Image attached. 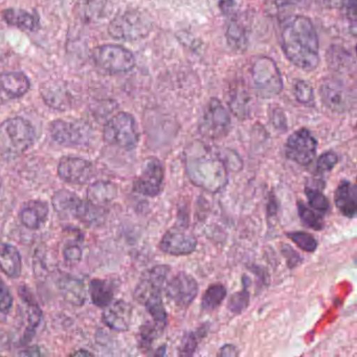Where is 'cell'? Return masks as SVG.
Masks as SVG:
<instances>
[{"mask_svg":"<svg viewBox=\"0 0 357 357\" xmlns=\"http://www.w3.org/2000/svg\"><path fill=\"white\" fill-rule=\"evenodd\" d=\"M281 47L286 58L300 70L311 72L319 66V37L306 16H294L284 22Z\"/></svg>","mask_w":357,"mask_h":357,"instance_id":"1","label":"cell"},{"mask_svg":"<svg viewBox=\"0 0 357 357\" xmlns=\"http://www.w3.org/2000/svg\"><path fill=\"white\" fill-rule=\"evenodd\" d=\"M185 169L190 181L208 192H218L227 183V167L220 153L204 144H195L188 150Z\"/></svg>","mask_w":357,"mask_h":357,"instance_id":"2","label":"cell"},{"mask_svg":"<svg viewBox=\"0 0 357 357\" xmlns=\"http://www.w3.org/2000/svg\"><path fill=\"white\" fill-rule=\"evenodd\" d=\"M152 30L149 16L139 10H128L116 15L108 26L112 38L121 41H137L145 38Z\"/></svg>","mask_w":357,"mask_h":357,"instance_id":"3","label":"cell"},{"mask_svg":"<svg viewBox=\"0 0 357 357\" xmlns=\"http://www.w3.org/2000/svg\"><path fill=\"white\" fill-rule=\"evenodd\" d=\"M255 91L263 99L277 97L283 89V79L277 63L268 57L255 60L250 68Z\"/></svg>","mask_w":357,"mask_h":357,"instance_id":"4","label":"cell"},{"mask_svg":"<svg viewBox=\"0 0 357 357\" xmlns=\"http://www.w3.org/2000/svg\"><path fill=\"white\" fill-rule=\"evenodd\" d=\"M103 135L106 143L127 151L135 149L139 142L137 121L127 112L112 116L104 127Z\"/></svg>","mask_w":357,"mask_h":357,"instance_id":"5","label":"cell"},{"mask_svg":"<svg viewBox=\"0 0 357 357\" xmlns=\"http://www.w3.org/2000/svg\"><path fill=\"white\" fill-rule=\"evenodd\" d=\"M93 59L98 68L112 75L130 72L135 66L133 54L121 45L98 47L93 50Z\"/></svg>","mask_w":357,"mask_h":357,"instance_id":"6","label":"cell"},{"mask_svg":"<svg viewBox=\"0 0 357 357\" xmlns=\"http://www.w3.org/2000/svg\"><path fill=\"white\" fill-rule=\"evenodd\" d=\"M231 116L218 99L208 102L202 120L199 132L211 139H219L227 137L231 130Z\"/></svg>","mask_w":357,"mask_h":357,"instance_id":"7","label":"cell"},{"mask_svg":"<svg viewBox=\"0 0 357 357\" xmlns=\"http://www.w3.org/2000/svg\"><path fill=\"white\" fill-rule=\"evenodd\" d=\"M52 204L58 216L62 219H78L83 222H93V204L84 202L78 195L68 191L60 190L54 194Z\"/></svg>","mask_w":357,"mask_h":357,"instance_id":"8","label":"cell"},{"mask_svg":"<svg viewBox=\"0 0 357 357\" xmlns=\"http://www.w3.org/2000/svg\"><path fill=\"white\" fill-rule=\"evenodd\" d=\"M50 131L56 143L66 147L87 145L93 135L91 126L84 121H54Z\"/></svg>","mask_w":357,"mask_h":357,"instance_id":"9","label":"cell"},{"mask_svg":"<svg viewBox=\"0 0 357 357\" xmlns=\"http://www.w3.org/2000/svg\"><path fill=\"white\" fill-rule=\"evenodd\" d=\"M317 141L308 129L296 130L286 142L285 153L288 160L301 166H308L314 160Z\"/></svg>","mask_w":357,"mask_h":357,"instance_id":"10","label":"cell"},{"mask_svg":"<svg viewBox=\"0 0 357 357\" xmlns=\"http://www.w3.org/2000/svg\"><path fill=\"white\" fill-rule=\"evenodd\" d=\"M164 289L171 302L179 308L185 309L195 300L199 286L194 277L181 271L166 282Z\"/></svg>","mask_w":357,"mask_h":357,"instance_id":"11","label":"cell"},{"mask_svg":"<svg viewBox=\"0 0 357 357\" xmlns=\"http://www.w3.org/2000/svg\"><path fill=\"white\" fill-rule=\"evenodd\" d=\"M165 168L158 158L146 160L141 174L133 183V190L141 195L155 197L162 192L164 185Z\"/></svg>","mask_w":357,"mask_h":357,"instance_id":"12","label":"cell"},{"mask_svg":"<svg viewBox=\"0 0 357 357\" xmlns=\"http://www.w3.org/2000/svg\"><path fill=\"white\" fill-rule=\"evenodd\" d=\"M0 129L10 142V146L18 153L26 152L34 145L36 132L29 121L22 118L9 119Z\"/></svg>","mask_w":357,"mask_h":357,"instance_id":"13","label":"cell"},{"mask_svg":"<svg viewBox=\"0 0 357 357\" xmlns=\"http://www.w3.org/2000/svg\"><path fill=\"white\" fill-rule=\"evenodd\" d=\"M169 273L170 267L167 265H158L146 271L135 287V300L144 304L149 298L162 296Z\"/></svg>","mask_w":357,"mask_h":357,"instance_id":"14","label":"cell"},{"mask_svg":"<svg viewBox=\"0 0 357 357\" xmlns=\"http://www.w3.org/2000/svg\"><path fill=\"white\" fill-rule=\"evenodd\" d=\"M197 246V239L185 227H175L169 229L160 240L162 252L171 256H187L192 254Z\"/></svg>","mask_w":357,"mask_h":357,"instance_id":"15","label":"cell"},{"mask_svg":"<svg viewBox=\"0 0 357 357\" xmlns=\"http://www.w3.org/2000/svg\"><path fill=\"white\" fill-rule=\"evenodd\" d=\"M93 174V164L84 158L66 156L58 165L60 178L73 185H84L91 181Z\"/></svg>","mask_w":357,"mask_h":357,"instance_id":"16","label":"cell"},{"mask_svg":"<svg viewBox=\"0 0 357 357\" xmlns=\"http://www.w3.org/2000/svg\"><path fill=\"white\" fill-rule=\"evenodd\" d=\"M133 308L126 301H116L104 308L102 319L110 329L118 332L129 330L132 321Z\"/></svg>","mask_w":357,"mask_h":357,"instance_id":"17","label":"cell"},{"mask_svg":"<svg viewBox=\"0 0 357 357\" xmlns=\"http://www.w3.org/2000/svg\"><path fill=\"white\" fill-rule=\"evenodd\" d=\"M321 101L326 107L334 112H344L348 110L350 98L344 85L337 80L329 79L321 84Z\"/></svg>","mask_w":357,"mask_h":357,"instance_id":"18","label":"cell"},{"mask_svg":"<svg viewBox=\"0 0 357 357\" xmlns=\"http://www.w3.org/2000/svg\"><path fill=\"white\" fill-rule=\"evenodd\" d=\"M41 96L50 107L61 112L68 110L74 103V97L68 85L61 82H50L43 85Z\"/></svg>","mask_w":357,"mask_h":357,"instance_id":"19","label":"cell"},{"mask_svg":"<svg viewBox=\"0 0 357 357\" xmlns=\"http://www.w3.org/2000/svg\"><path fill=\"white\" fill-rule=\"evenodd\" d=\"M49 217V206L41 200H31L26 202L20 213L22 225L31 231L40 229Z\"/></svg>","mask_w":357,"mask_h":357,"instance_id":"20","label":"cell"},{"mask_svg":"<svg viewBox=\"0 0 357 357\" xmlns=\"http://www.w3.org/2000/svg\"><path fill=\"white\" fill-rule=\"evenodd\" d=\"M334 202L342 216L354 218L357 213V190L354 183L347 181L340 183L334 194Z\"/></svg>","mask_w":357,"mask_h":357,"instance_id":"21","label":"cell"},{"mask_svg":"<svg viewBox=\"0 0 357 357\" xmlns=\"http://www.w3.org/2000/svg\"><path fill=\"white\" fill-rule=\"evenodd\" d=\"M30 80L20 72H8L0 74V89L11 99H17L28 93Z\"/></svg>","mask_w":357,"mask_h":357,"instance_id":"22","label":"cell"},{"mask_svg":"<svg viewBox=\"0 0 357 357\" xmlns=\"http://www.w3.org/2000/svg\"><path fill=\"white\" fill-rule=\"evenodd\" d=\"M58 288L64 300L74 306H82L87 298L86 287L81 280L64 275L58 281Z\"/></svg>","mask_w":357,"mask_h":357,"instance_id":"23","label":"cell"},{"mask_svg":"<svg viewBox=\"0 0 357 357\" xmlns=\"http://www.w3.org/2000/svg\"><path fill=\"white\" fill-rule=\"evenodd\" d=\"M0 269L12 279H17L22 273V256L12 244L3 243L0 245Z\"/></svg>","mask_w":357,"mask_h":357,"instance_id":"24","label":"cell"},{"mask_svg":"<svg viewBox=\"0 0 357 357\" xmlns=\"http://www.w3.org/2000/svg\"><path fill=\"white\" fill-rule=\"evenodd\" d=\"M3 20L8 24L24 31H33L38 29L39 16L35 12L24 11L22 9H7L3 12Z\"/></svg>","mask_w":357,"mask_h":357,"instance_id":"25","label":"cell"},{"mask_svg":"<svg viewBox=\"0 0 357 357\" xmlns=\"http://www.w3.org/2000/svg\"><path fill=\"white\" fill-rule=\"evenodd\" d=\"M89 294L96 306L105 308L114 300V288L112 282L93 279L89 283Z\"/></svg>","mask_w":357,"mask_h":357,"instance_id":"26","label":"cell"},{"mask_svg":"<svg viewBox=\"0 0 357 357\" xmlns=\"http://www.w3.org/2000/svg\"><path fill=\"white\" fill-rule=\"evenodd\" d=\"M116 188L109 181H97L89 188L87 198L93 206H102L116 198Z\"/></svg>","mask_w":357,"mask_h":357,"instance_id":"27","label":"cell"},{"mask_svg":"<svg viewBox=\"0 0 357 357\" xmlns=\"http://www.w3.org/2000/svg\"><path fill=\"white\" fill-rule=\"evenodd\" d=\"M317 183L309 181L305 188V194L308 198V204L313 210L317 211L319 214L325 215L329 212L330 202L328 198L324 195L321 189L325 187L323 181H317Z\"/></svg>","mask_w":357,"mask_h":357,"instance_id":"28","label":"cell"},{"mask_svg":"<svg viewBox=\"0 0 357 357\" xmlns=\"http://www.w3.org/2000/svg\"><path fill=\"white\" fill-rule=\"evenodd\" d=\"M165 327L152 319L144 324L139 331V346L142 351L148 352L151 350L154 342L162 335Z\"/></svg>","mask_w":357,"mask_h":357,"instance_id":"29","label":"cell"},{"mask_svg":"<svg viewBox=\"0 0 357 357\" xmlns=\"http://www.w3.org/2000/svg\"><path fill=\"white\" fill-rule=\"evenodd\" d=\"M227 43L234 51L243 52L248 47V34L245 28L238 20H231L227 31Z\"/></svg>","mask_w":357,"mask_h":357,"instance_id":"30","label":"cell"},{"mask_svg":"<svg viewBox=\"0 0 357 357\" xmlns=\"http://www.w3.org/2000/svg\"><path fill=\"white\" fill-rule=\"evenodd\" d=\"M227 298V288L222 284H213L204 292L202 298V307L204 310H215L220 306Z\"/></svg>","mask_w":357,"mask_h":357,"instance_id":"31","label":"cell"},{"mask_svg":"<svg viewBox=\"0 0 357 357\" xmlns=\"http://www.w3.org/2000/svg\"><path fill=\"white\" fill-rule=\"evenodd\" d=\"M229 105L236 116L241 119L246 118L250 110V96L243 89H236L231 93Z\"/></svg>","mask_w":357,"mask_h":357,"instance_id":"32","label":"cell"},{"mask_svg":"<svg viewBox=\"0 0 357 357\" xmlns=\"http://www.w3.org/2000/svg\"><path fill=\"white\" fill-rule=\"evenodd\" d=\"M298 213L301 221L309 229L321 231L324 227L323 216L312 208H309L304 202H298Z\"/></svg>","mask_w":357,"mask_h":357,"instance_id":"33","label":"cell"},{"mask_svg":"<svg viewBox=\"0 0 357 357\" xmlns=\"http://www.w3.org/2000/svg\"><path fill=\"white\" fill-rule=\"evenodd\" d=\"M206 333H208V329L206 327H202L199 330H196V331L188 334L183 338V344H181V349H179L178 354L183 355V356L193 355V353L195 352L196 347L199 344L200 340H202Z\"/></svg>","mask_w":357,"mask_h":357,"instance_id":"34","label":"cell"},{"mask_svg":"<svg viewBox=\"0 0 357 357\" xmlns=\"http://www.w3.org/2000/svg\"><path fill=\"white\" fill-rule=\"evenodd\" d=\"M286 236L305 252H313L317 248V239L306 231H291L286 234Z\"/></svg>","mask_w":357,"mask_h":357,"instance_id":"35","label":"cell"},{"mask_svg":"<svg viewBox=\"0 0 357 357\" xmlns=\"http://www.w3.org/2000/svg\"><path fill=\"white\" fill-rule=\"evenodd\" d=\"M294 95L296 101L305 106L314 104V93L312 86L304 80H298L294 83Z\"/></svg>","mask_w":357,"mask_h":357,"instance_id":"36","label":"cell"},{"mask_svg":"<svg viewBox=\"0 0 357 357\" xmlns=\"http://www.w3.org/2000/svg\"><path fill=\"white\" fill-rule=\"evenodd\" d=\"M351 56L348 54V52L342 50V47H331L329 51V62L332 64L333 68H336V70H350L351 66Z\"/></svg>","mask_w":357,"mask_h":357,"instance_id":"37","label":"cell"},{"mask_svg":"<svg viewBox=\"0 0 357 357\" xmlns=\"http://www.w3.org/2000/svg\"><path fill=\"white\" fill-rule=\"evenodd\" d=\"M356 1L357 0H321L324 6L330 9L346 10L349 20L353 24H356Z\"/></svg>","mask_w":357,"mask_h":357,"instance_id":"38","label":"cell"},{"mask_svg":"<svg viewBox=\"0 0 357 357\" xmlns=\"http://www.w3.org/2000/svg\"><path fill=\"white\" fill-rule=\"evenodd\" d=\"M248 305H250V294L248 290L243 289L242 291L231 294L227 303V309L234 314H239L248 308Z\"/></svg>","mask_w":357,"mask_h":357,"instance_id":"39","label":"cell"},{"mask_svg":"<svg viewBox=\"0 0 357 357\" xmlns=\"http://www.w3.org/2000/svg\"><path fill=\"white\" fill-rule=\"evenodd\" d=\"M337 154L332 151L325 152L319 156L317 162V173L319 175L327 174L337 164Z\"/></svg>","mask_w":357,"mask_h":357,"instance_id":"40","label":"cell"},{"mask_svg":"<svg viewBox=\"0 0 357 357\" xmlns=\"http://www.w3.org/2000/svg\"><path fill=\"white\" fill-rule=\"evenodd\" d=\"M13 307V296L7 284L0 279V312L8 314Z\"/></svg>","mask_w":357,"mask_h":357,"instance_id":"41","label":"cell"},{"mask_svg":"<svg viewBox=\"0 0 357 357\" xmlns=\"http://www.w3.org/2000/svg\"><path fill=\"white\" fill-rule=\"evenodd\" d=\"M82 250L77 244H70L63 252L64 260L68 264L77 265L82 259Z\"/></svg>","mask_w":357,"mask_h":357,"instance_id":"42","label":"cell"},{"mask_svg":"<svg viewBox=\"0 0 357 357\" xmlns=\"http://www.w3.org/2000/svg\"><path fill=\"white\" fill-rule=\"evenodd\" d=\"M282 252H283L284 256H285L286 260H287L288 266L294 267L296 265L300 264L301 259L300 254L296 252V250H292L291 246L286 245L284 244L283 250H282Z\"/></svg>","mask_w":357,"mask_h":357,"instance_id":"43","label":"cell"},{"mask_svg":"<svg viewBox=\"0 0 357 357\" xmlns=\"http://www.w3.org/2000/svg\"><path fill=\"white\" fill-rule=\"evenodd\" d=\"M271 118V122H273V126H275V128L280 129V130H286L287 124H286V118L282 109H280V108L273 109Z\"/></svg>","mask_w":357,"mask_h":357,"instance_id":"44","label":"cell"},{"mask_svg":"<svg viewBox=\"0 0 357 357\" xmlns=\"http://www.w3.org/2000/svg\"><path fill=\"white\" fill-rule=\"evenodd\" d=\"M239 355L237 348L234 344H225L219 351V356L235 357Z\"/></svg>","mask_w":357,"mask_h":357,"instance_id":"45","label":"cell"},{"mask_svg":"<svg viewBox=\"0 0 357 357\" xmlns=\"http://www.w3.org/2000/svg\"><path fill=\"white\" fill-rule=\"evenodd\" d=\"M218 6L220 11L227 15L235 7V0H218Z\"/></svg>","mask_w":357,"mask_h":357,"instance_id":"46","label":"cell"},{"mask_svg":"<svg viewBox=\"0 0 357 357\" xmlns=\"http://www.w3.org/2000/svg\"><path fill=\"white\" fill-rule=\"evenodd\" d=\"M72 355H75V356H79V355H93V353L86 350H80L76 351V352L73 353Z\"/></svg>","mask_w":357,"mask_h":357,"instance_id":"47","label":"cell"},{"mask_svg":"<svg viewBox=\"0 0 357 357\" xmlns=\"http://www.w3.org/2000/svg\"><path fill=\"white\" fill-rule=\"evenodd\" d=\"M0 188H1V181H0Z\"/></svg>","mask_w":357,"mask_h":357,"instance_id":"48","label":"cell"}]
</instances>
